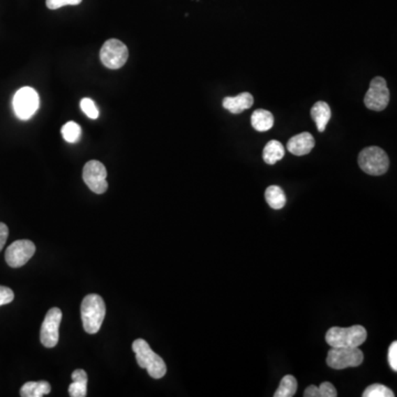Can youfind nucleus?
<instances>
[{"label":"nucleus","instance_id":"f257e3e1","mask_svg":"<svg viewBox=\"0 0 397 397\" xmlns=\"http://www.w3.org/2000/svg\"><path fill=\"white\" fill-rule=\"evenodd\" d=\"M106 306L100 296L91 294L83 299L81 305V318L87 334H94L100 331L105 318Z\"/></svg>","mask_w":397,"mask_h":397},{"label":"nucleus","instance_id":"f03ea898","mask_svg":"<svg viewBox=\"0 0 397 397\" xmlns=\"http://www.w3.org/2000/svg\"><path fill=\"white\" fill-rule=\"evenodd\" d=\"M133 351L136 354L137 364L140 368H146L153 379H161L166 375L167 366L165 361L144 339H137L133 342Z\"/></svg>","mask_w":397,"mask_h":397},{"label":"nucleus","instance_id":"7ed1b4c3","mask_svg":"<svg viewBox=\"0 0 397 397\" xmlns=\"http://www.w3.org/2000/svg\"><path fill=\"white\" fill-rule=\"evenodd\" d=\"M368 338V332L364 326H352L350 328L334 327L328 330L326 341L331 347H359Z\"/></svg>","mask_w":397,"mask_h":397},{"label":"nucleus","instance_id":"20e7f679","mask_svg":"<svg viewBox=\"0 0 397 397\" xmlns=\"http://www.w3.org/2000/svg\"><path fill=\"white\" fill-rule=\"evenodd\" d=\"M359 165L366 174L382 176L389 170V159L382 148L371 146L361 151L359 155Z\"/></svg>","mask_w":397,"mask_h":397},{"label":"nucleus","instance_id":"39448f33","mask_svg":"<svg viewBox=\"0 0 397 397\" xmlns=\"http://www.w3.org/2000/svg\"><path fill=\"white\" fill-rule=\"evenodd\" d=\"M364 360V352L359 347H331L327 357L328 366L336 370L355 368L361 366Z\"/></svg>","mask_w":397,"mask_h":397},{"label":"nucleus","instance_id":"423d86ee","mask_svg":"<svg viewBox=\"0 0 397 397\" xmlns=\"http://www.w3.org/2000/svg\"><path fill=\"white\" fill-rule=\"evenodd\" d=\"M39 105V94L32 87H22L17 91L13 96V111L16 113L17 117L22 121L31 119L34 113L38 111Z\"/></svg>","mask_w":397,"mask_h":397},{"label":"nucleus","instance_id":"0eeeda50","mask_svg":"<svg viewBox=\"0 0 397 397\" xmlns=\"http://www.w3.org/2000/svg\"><path fill=\"white\" fill-rule=\"evenodd\" d=\"M100 61L106 68L117 70L128 60V49L117 39L107 40L100 53Z\"/></svg>","mask_w":397,"mask_h":397},{"label":"nucleus","instance_id":"6e6552de","mask_svg":"<svg viewBox=\"0 0 397 397\" xmlns=\"http://www.w3.org/2000/svg\"><path fill=\"white\" fill-rule=\"evenodd\" d=\"M389 103V90L383 77H376L370 83V87L364 98L366 108L371 111H384Z\"/></svg>","mask_w":397,"mask_h":397},{"label":"nucleus","instance_id":"1a4fd4ad","mask_svg":"<svg viewBox=\"0 0 397 397\" xmlns=\"http://www.w3.org/2000/svg\"><path fill=\"white\" fill-rule=\"evenodd\" d=\"M106 178H107V171L105 166L100 161L91 160L85 165L83 169V179L93 193L98 195L105 193L108 188Z\"/></svg>","mask_w":397,"mask_h":397},{"label":"nucleus","instance_id":"9d476101","mask_svg":"<svg viewBox=\"0 0 397 397\" xmlns=\"http://www.w3.org/2000/svg\"><path fill=\"white\" fill-rule=\"evenodd\" d=\"M36 253V245L29 239L16 241L6 250V262L13 269L26 265Z\"/></svg>","mask_w":397,"mask_h":397},{"label":"nucleus","instance_id":"9b49d317","mask_svg":"<svg viewBox=\"0 0 397 397\" xmlns=\"http://www.w3.org/2000/svg\"><path fill=\"white\" fill-rule=\"evenodd\" d=\"M61 320L62 311L59 308H52L45 315L40 332V340L45 347H54L58 345Z\"/></svg>","mask_w":397,"mask_h":397},{"label":"nucleus","instance_id":"f8f14e48","mask_svg":"<svg viewBox=\"0 0 397 397\" xmlns=\"http://www.w3.org/2000/svg\"><path fill=\"white\" fill-rule=\"evenodd\" d=\"M315 147V138L309 133H301L292 137L287 142V149L292 155L305 156Z\"/></svg>","mask_w":397,"mask_h":397},{"label":"nucleus","instance_id":"ddd939ff","mask_svg":"<svg viewBox=\"0 0 397 397\" xmlns=\"http://www.w3.org/2000/svg\"><path fill=\"white\" fill-rule=\"evenodd\" d=\"M253 104H254V98L248 92L241 93L234 98L227 96L223 100V107L232 114L242 113L243 111L252 107Z\"/></svg>","mask_w":397,"mask_h":397},{"label":"nucleus","instance_id":"4468645a","mask_svg":"<svg viewBox=\"0 0 397 397\" xmlns=\"http://www.w3.org/2000/svg\"><path fill=\"white\" fill-rule=\"evenodd\" d=\"M311 117L316 121L318 132L324 133L327 125L331 119V108L328 105V103L324 100H319L311 108Z\"/></svg>","mask_w":397,"mask_h":397},{"label":"nucleus","instance_id":"2eb2a0df","mask_svg":"<svg viewBox=\"0 0 397 397\" xmlns=\"http://www.w3.org/2000/svg\"><path fill=\"white\" fill-rule=\"evenodd\" d=\"M250 123L257 132H267L274 126L273 114L266 110H256L252 114Z\"/></svg>","mask_w":397,"mask_h":397},{"label":"nucleus","instance_id":"dca6fc26","mask_svg":"<svg viewBox=\"0 0 397 397\" xmlns=\"http://www.w3.org/2000/svg\"><path fill=\"white\" fill-rule=\"evenodd\" d=\"M285 156V148L278 140H271L266 144L263 150V159L269 165H275L277 161L282 160Z\"/></svg>","mask_w":397,"mask_h":397},{"label":"nucleus","instance_id":"f3484780","mask_svg":"<svg viewBox=\"0 0 397 397\" xmlns=\"http://www.w3.org/2000/svg\"><path fill=\"white\" fill-rule=\"evenodd\" d=\"M51 385L45 381L27 382L20 389L22 397H43L49 394Z\"/></svg>","mask_w":397,"mask_h":397},{"label":"nucleus","instance_id":"a211bd4d","mask_svg":"<svg viewBox=\"0 0 397 397\" xmlns=\"http://www.w3.org/2000/svg\"><path fill=\"white\" fill-rule=\"evenodd\" d=\"M265 199L267 204L275 210H280V209L284 208L287 201L284 190L278 186H271V187L267 188Z\"/></svg>","mask_w":397,"mask_h":397},{"label":"nucleus","instance_id":"6ab92c4d","mask_svg":"<svg viewBox=\"0 0 397 397\" xmlns=\"http://www.w3.org/2000/svg\"><path fill=\"white\" fill-rule=\"evenodd\" d=\"M305 397H336L338 396L337 389L331 384L330 382H324L320 387H317L315 385L306 389L304 393Z\"/></svg>","mask_w":397,"mask_h":397},{"label":"nucleus","instance_id":"aec40b11","mask_svg":"<svg viewBox=\"0 0 397 397\" xmlns=\"http://www.w3.org/2000/svg\"><path fill=\"white\" fill-rule=\"evenodd\" d=\"M297 380L292 375H286L283 377L278 389L274 394L275 397H292L297 392Z\"/></svg>","mask_w":397,"mask_h":397},{"label":"nucleus","instance_id":"412c9836","mask_svg":"<svg viewBox=\"0 0 397 397\" xmlns=\"http://www.w3.org/2000/svg\"><path fill=\"white\" fill-rule=\"evenodd\" d=\"M61 133H62L64 140L70 142V144H75V142L81 140L82 129L75 121H68V123H66V124L62 127Z\"/></svg>","mask_w":397,"mask_h":397},{"label":"nucleus","instance_id":"4be33fe9","mask_svg":"<svg viewBox=\"0 0 397 397\" xmlns=\"http://www.w3.org/2000/svg\"><path fill=\"white\" fill-rule=\"evenodd\" d=\"M392 389L383 384H372L366 387L364 397H394Z\"/></svg>","mask_w":397,"mask_h":397},{"label":"nucleus","instance_id":"5701e85b","mask_svg":"<svg viewBox=\"0 0 397 397\" xmlns=\"http://www.w3.org/2000/svg\"><path fill=\"white\" fill-rule=\"evenodd\" d=\"M81 110L91 119H96L100 115L98 106L95 105V103L91 98H83L81 100Z\"/></svg>","mask_w":397,"mask_h":397},{"label":"nucleus","instance_id":"b1692460","mask_svg":"<svg viewBox=\"0 0 397 397\" xmlns=\"http://www.w3.org/2000/svg\"><path fill=\"white\" fill-rule=\"evenodd\" d=\"M87 393V382L73 381L68 387V394L72 397H85Z\"/></svg>","mask_w":397,"mask_h":397},{"label":"nucleus","instance_id":"393cba45","mask_svg":"<svg viewBox=\"0 0 397 397\" xmlns=\"http://www.w3.org/2000/svg\"><path fill=\"white\" fill-rule=\"evenodd\" d=\"M82 3V0H45L47 7L51 10L64 7V6H77Z\"/></svg>","mask_w":397,"mask_h":397},{"label":"nucleus","instance_id":"a878e982","mask_svg":"<svg viewBox=\"0 0 397 397\" xmlns=\"http://www.w3.org/2000/svg\"><path fill=\"white\" fill-rule=\"evenodd\" d=\"M15 298V294L8 287L0 286V306L10 304Z\"/></svg>","mask_w":397,"mask_h":397},{"label":"nucleus","instance_id":"bb28decb","mask_svg":"<svg viewBox=\"0 0 397 397\" xmlns=\"http://www.w3.org/2000/svg\"><path fill=\"white\" fill-rule=\"evenodd\" d=\"M389 364L392 368L393 371H397V342H393L392 345H389Z\"/></svg>","mask_w":397,"mask_h":397},{"label":"nucleus","instance_id":"cd10ccee","mask_svg":"<svg viewBox=\"0 0 397 397\" xmlns=\"http://www.w3.org/2000/svg\"><path fill=\"white\" fill-rule=\"evenodd\" d=\"M9 230L5 223H0V250H3L5 243L8 239Z\"/></svg>","mask_w":397,"mask_h":397},{"label":"nucleus","instance_id":"c85d7f7f","mask_svg":"<svg viewBox=\"0 0 397 397\" xmlns=\"http://www.w3.org/2000/svg\"><path fill=\"white\" fill-rule=\"evenodd\" d=\"M72 380L73 381L87 382V374L84 370H75L72 373Z\"/></svg>","mask_w":397,"mask_h":397}]
</instances>
